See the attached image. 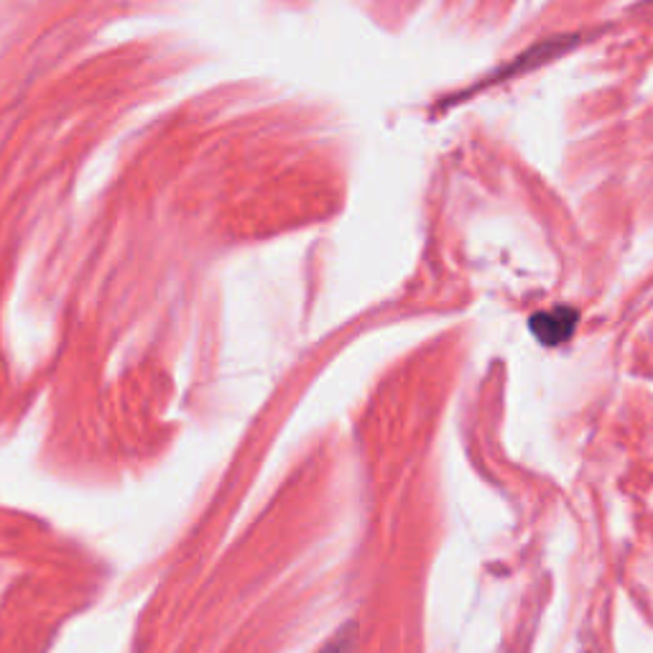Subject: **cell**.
Returning <instances> with one entry per match:
<instances>
[{"mask_svg":"<svg viewBox=\"0 0 653 653\" xmlns=\"http://www.w3.org/2000/svg\"><path fill=\"white\" fill-rule=\"evenodd\" d=\"M347 643H350V641H345V638H335V641H332L330 646L324 648V653H345L347 651Z\"/></svg>","mask_w":653,"mask_h":653,"instance_id":"obj_2","label":"cell"},{"mask_svg":"<svg viewBox=\"0 0 653 653\" xmlns=\"http://www.w3.org/2000/svg\"><path fill=\"white\" fill-rule=\"evenodd\" d=\"M577 324H580V312L569 304H559V307L531 314L529 330L534 332L541 345L554 347L567 342L577 332Z\"/></svg>","mask_w":653,"mask_h":653,"instance_id":"obj_1","label":"cell"}]
</instances>
